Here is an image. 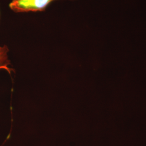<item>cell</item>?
<instances>
[{"label": "cell", "instance_id": "6da1fadb", "mask_svg": "<svg viewBox=\"0 0 146 146\" xmlns=\"http://www.w3.org/2000/svg\"><path fill=\"white\" fill-rule=\"evenodd\" d=\"M55 0H11L9 8L15 13L44 11Z\"/></svg>", "mask_w": 146, "mask_h": 146}, {"label": "cell", "instance_id": "7a4b0ae2", "mask_svg": "<svg viewBox=\"0 0 146 146\" xmlns=\"http://www.w3.org/2000/svg\"><path fill=\"white\" fill-rule=\"evenodd\" d=\"M8 52L9 49L7 46H0V70H5L11 74L13 69L9 67L11 62L8 59Z\"/></svg>", "mask_w": 146, "mask_h": 146}, {"label": "cell", "instance_id": "3957f363", "mask_svg": "<svg viewBox=\"0 0 146 146\" xmlns=\"http://www.w3.org/2000/svg\"><path fill=\"white\" fill-rule=\"evenodd\" d=\"M0 19H1V13H0Z\"/></svg>", "mask_w": 146, "mask_h": 146}]
</instances>
